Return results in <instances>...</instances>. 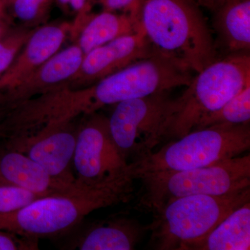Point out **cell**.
<instances>
[{"mask_svg": "<svg viewBox=\"0 0 250 250\" xmlns=\"http://www.w3.org/2000/svg\"><path fill=\"white\" fill-rule=\"evenodd\" d=\"M134 16L155 52L192 72L217 59L216 45L194 0H140Z\"/></svg>", "mask_w": 250, "mask_h": 250, "instance_id": "cell-1", "label": "cell"}, {"mask_svg": "<svg viewBox=\"0 0 250 250\" xmlns=\"http://www.w3.org/2000/svg\"><path fill=\"white\" fill-rule=\"evenodd\" d=\"M133 181L126 176L40 197L21 209L0 215V230L36 242L62 234L94 210L129 200L134 191Z\"/></svg>", "mask_w": 250, "mask_h": 250, "instance_id": "cell-2", "label": "cell"}, {"mask_svg": "<svg viewBox=\"0 0 250 250\" xmlns=\"http://www.w3.org/2000/svg\"><path fill=\"white\" fill-rule=\"evenodd\" d=\"M192 77L191 71L155 52L93 84L74 90V103L81 114L89 116L106 106L187 86Z\"/></svg>", "mask_w": 250, "mask_h": 250, "instance_id": "cell-3", "label": "cell"}, {"mask_svg": "<svg viewBox=\"0 0 250 250\" xmlns=\"http://www.w3.org/2000/svg\"><path fill=\"white\" fill-rule=\"evenodd\" d=\"M250 148V123L194 130L159 150L129 164L134 179L159 172L191 170L241 156Z\"/></svg>", "mask_w": 250, "mask_h": 250, "instance_id": "cell-4", "label": "cell"}, {"mask_svg": "<svg viewBox=\"0 0 250 250\" xmlns=\"http://www.w3.org/2000/svg\"><path fill=\"white\" fill-rule=\"evenodd\" d=\"M250 202V188L224 195H197L167 202L147 225L159 250H190L233 210Z\"/></svg>", "mask_w": 250, "mask_h": 250, "instance_id": "cell-5", "label": "cell"}, {"mask_svg": "<svg viewBox=\"0 0 250 250\" xmlns=\"http://www.w3.org/2000/svg\"><path fill=\"white\" fill-rule=\"evenodd\" d=\"M249 84L248 52L230 54L217 59L193 76L183 94L174 99L166 139H178L193 131L202 120L218 111Z\"/></svg>", "mask_w": 250, "mask_h": 250, "instance_id": "cell-6", "label": "cell"}, {"mask_svg": "<svg viewBox=\"0 0 250 250\" xmlns=\"http://www.w3.org/2000/svg\"><path fill=\"white\" fill-rule=\"evenodd\" d=\"M137 207L155 214L167 202L190 195H224L250 188V155L238 156L191 170L141 176Z\"/></svg>", "mask_w": 250, "mask_h": 250, "instance_id": "cell-7", "label": "cell"}, {"mask_svg": "<svg viewBox=\"0 0 250 250\" xmlns=\"http://www.w3.org/2000/svg\"><path fill=\"white\" fill-rule=\"evenodd\" d=\"M108 118L113 141L129 164L154 152L167 137L174 109L169 92L116 104Z\"/></svg>", "mask_w": 250, "mask_h": 250, "instance_id": "cell-8", "label": "cell"}, {"mask_svg": "<svg viewBox=\"0 0 250 250\" xmlns=\"http://www.w3.org/2000/svg\"><path fill=\"white\" fill-rule=\"evenodd\" d=\"M89 116L77 131L72 161L77 181L95 185L130 176L129 164L112 138L108 118L96 113Z\"/></svg>", "mask_w": 250, "mask_h": 250, "instance_id": "cell-9", "label": "cell"}, {"mask_svg": "<svg viewBox=\"0 0 250 250\" xmlns=\"http://www.w3.org/2000/svg\"><path fill=\"white\" fill-rule=\"evenodd\" d=\"M77 131L71 123L46 126L31 134L9 139L6 148L22 153L52 177L77 182L71 169Z\"/></svg>", "mask_w": 250, "mask_h": 250, "instance_id": "cell-10", "label": "cell"}, {"mask_svg": "<svg viewBox=\"0 0 250 250\" xmlns=\"http://www.w3.org/2000/svg\"><path fill=\"white\" fill-rule=\"evenodd\" d=\"M155 53L144 33L123 36L84 54L77 73L65 84L83 88Z\"/></svg>", "mask_w": 250, "mask_h": 250, "instance_id": "cell-11", "label": "cell"}, {"mask_svg": "<svg viewBox=\"0 0 250 250\" xmlns=\"http://www.w3.org/2000/svg\"><path fill=\"white\" fill-rule=\"evenodd\" d=\"M83 56L76 43L57 52L14 86L0 93V110L65 83L78 71Z\"/></svg>", "mask_w": 250, "mask_h": 250, "instance_id": "cell-12", "label": "cell"}, {"mask_svg": "<svg viewBox=\"0 0 250 250\" xmlns=\"http://www.w3.org/2000/svg\"><path fill=\"white\" fill-rule=\"evenodd\" d=\"M72 29V24L67 22L34 29L11 66L0 77V93L14 86L57 53Z\"/></svg>", "mask_w": 250, "mask_h": 250, "instance_id": "cell-13", "label": "cell"}, {"mask_svg": "<svg viewBox=\"0 0 250 250\" xmlns=\"http://www.w3.org/2000/svg\"><path fill=\"white\" fill-rule=\"evenodd\" d=\"M0 182L22 188L42 196L64 193L84 184L52 177L28 156L7 148L0 154Z\"/></svg>", "mask_w": 250, "mask_h": 250, "instance_id": "cell-14", "label": "cell"}, {"mask_svg": "<svg viewBox=\"0 0 250 250\" xmlns=\"http://www.w3.org/2000/svg\"><path fill=\"white\" fill-rule=\"evenodd\" d=\"M73 29L79 34L76 44L85 54L121 36L135 34L141 28L136 18L129 13L118 14L104 11L89 15L86 11L79 13Z\"/></svg>", "mask_w": 250, "mask_h": 250, "instance_id": "cell-15", "label": "cell"}, {"mask_svg": "<svg viewBox=\"0 0 250 250\" xmlns=\"http://www.w3.org/2000/svg\"><path fill=\"white\" fill-rule=\"evenodd\" d=\"M213 27L229 54L250 48V0H226L214 13Z\"/></svg>", "mask_w": 250, "mask_h": 250, "instance_id": "cell-16", "label": "cell"}, {"mask_svg": "<svg viewBox=\"0 0 250 250\" xmlns=\"http://www.w3.org/2000/svg\"><path fill=\"white\" fill-rule=\"evenodd\" d=\"M147 230L134 219H113L94 227L77 242L81 250H131Z\"/></svg>", "mask_w": 250, "mask_h": 250, "instance_id": "cell-17", "label": "cell"}, {"mask_svg": "<svg viewBox=\"0 0 250 250\" xmlns=\"http://www.w3.org/2000/svg\"><path fill=\"white\" fill-rule=\"evenodd\" d=\"M250 202L233 210L190 250H249Z\"/></svg>", "mask_w": 250, "mask_h": 250, "instance_id": "cell-18", "label": "cell"}, {"mask_svg": "<svg viewBox=\"0 0 250 250\" xmlns=\"http://www.w3.org/2000/svg\"><path fill=\"white\" fill-rule=\"evenodd\" d=\"M250 121V84L246 85L218 111L202 120L195 130L215 125L247 124Z\"/></svg>", "mask_w": 250, "mask_h": 250, "instance_id": "cell-19", "label": "cell"}, {"mask_svg": "<svg viewBox=\"0 0 250 250\" xmlns=\"http://www.w3.org/2000/svg\"><path fill=\"white\" fill-rule=\"evenodd\" d=\"M7 12L24 22L40 21L48 13L54 0H1Z\"/></svg>", "mask_w": 250, "mask_h": 250, "instance_id": "cell-20", "label": "cell"}, {"mask_svg": "<svg viewBox=\"0 0 250 250\" xmlns=\"http://www.w3.org/2000/svg\"><path fill=\"white\" fill-rule=\"evenodd\" d=\"M34 29H11L0 40V77L11 66Z\"/></svg>", "mask_w": 250, "mask_h": 250, "instance_id": "cell-21", "label": "cell"}, {"mask_svg": "<svg viewBox=\"0 0 250 250\" xmlns=\"http://www.w3.org/2000/svg\"><path fill=\"white\" fill-rule=\"evenodd\" d=\"M42 197L22 188L0 182V215L21 209Z\"/></svg>", "mask_w": 250, "mask_h": 250, "instance_id": "cell-22", "label": "cell"}, {"mask_svg": "<svg viewBox=\"0 0 250 250\" xmlns=\"http://www.w3.org/2000/svg\"><path fill=\"white\" fill-rule=\"evenodd\" d=\"M37 243L0 230V250H37Z\"/></svg>", "mask_w": 250, "mask_h": 250, "instance_id": "cell-23", "label": "cell"}, {"mask_svg": "<svg viewBox=\"0 0 250 250\" xmlns=\"http://www.w3.org/2000/svg\"><path fill=\"white\" fill-rule=\"evenodd\" d=\"M104 11H114L121 10L134 16L140 0H100Z\"/></svg>", "mask_w": 250, "mask_h": 250, "instance_id": "cell-24", "label": "cell"}, {"mask_svg": "<svg viewBox=\"0 0 250 250\" xmlns=\"http://www.w3.org/2000/svg\"><path fill=\"white\" fill-rule=\"evenodd\" d=\"M11 20L5 9L2 1L0 0V40L11 30Z\"/></svg>", "mask_w": 250, "mask_h": 250, "instance_id": "cell-25", "label": "cell"}, {"mask_svg": "<svg viewBox=\"0 0 250 250\" xmlns=\"http://www.w3.org/2000/svg\"><path fill=\"white\" fill-rule=\"evenodd\" d=\"M59 4L62 6H70L79 13L88 10V0H57Z\"/></svg>", "mask_w": 250, "mask_h": 250, "instance_id": "cell-26", "label": "cell"}, {"mask_svg": "<svg viewBox=\"0 0 250 250\" xmlns=\"http://www.w3.org/2000/svg\"><path fill=\"white\" fill-rule=\"evenodd\" d=\"M200 7L209 10L210 12L214 13L225 2L226 0H194Z\"/></svg>", "mask_w": 250, "mask_h": 250, "instance_id": "cell-27", "label": "cell"}]
</instances>
